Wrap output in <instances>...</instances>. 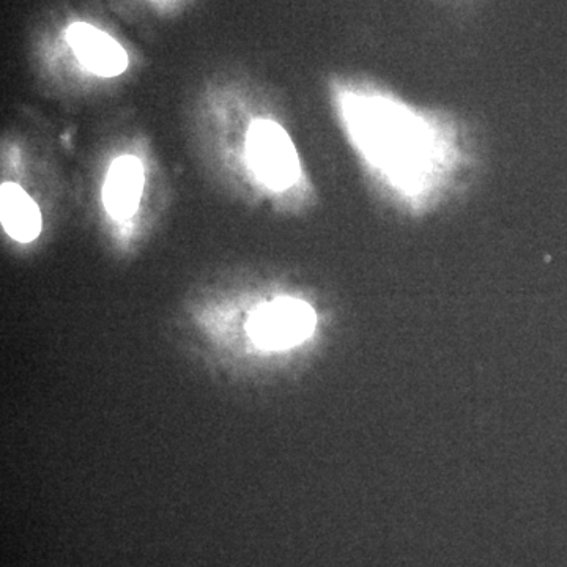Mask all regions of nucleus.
<instances>
[{
	"label": "nucleus",
	"instance_id": "nucleus-1",
	"mask_svg": "<svg viewBox=\"0 0 567 567\" xmlns=\"http://www.w3.org/2000/svg\"><path fill=\"white\" fill-rule=\"evenodd\" d=\"M341 111L358 151L399 200L423 208L445 188L457 164L446 128L377 93H342Z\"/></svg>",
	"mask_w": 567,
	"mask_h": 567
},
{
	"label": "nucleus",
	"instance_id": "nucleus-4",
	"mask_svg": "<svg viewBox=\"0 0 567 567\" xmlns=\"http://www.w3.org/2000/svg\"><path fill=\"white\" fill-rule=\"evenodd\" d=\"M66 41L82 65L99 76H118L128 66V55L121 44L87 22L71 24Z\"/></svg>",
	"mask_w": 567,
	"mask_h": 567
},
{
	"label": "nucleus",
	"instance_id": "nucleus-2",
	"mask_svg": "<svg viewBox=\"0 0 567 567\" xmlns=\"http://www.w3.org/2000/svg\"><path fill=\"white\" fill-rule=\"evenodd\" d=\"M245 147L249 167L267 188L281 193L300 181L297 148L278 123L254 121L246 134Z\"/></svg>",
	"mask_w": 567,
	"mask_h": 567
},
{
	"label": "nucleus",
	"instance_id": "nucleus-6",
	"mask_svg": "<svg viewBox=\"0 0 567 567\" xmlns=\"http://www.w3.org/2000/svg\"><path fill=\"white\" fill-rule=\"evenodd\" d=\"M0 219L13 240L29 244L41 233V213L24 189L17 183H3L0 188Z\"/></svg>",
	"mask_w": 567,
	"mask_h": 567
},
{
	"label": "nucleus",
	"instance_id": "nucleus-3",
	"mask_svg": "<svg viewBox=\"0 0 567 567\" xmlns=\"http://www.w3.org/2000/svg\"><path fill=\"white\" fill-rule=\"evenodd\" d=\"M315 327L311 306L293 298H278L252 312L248 333L262 349H289L309 338Z\"/></svg>",
	"mask_w": 567,
	"mask_h": 567
},
{
	"label": "nucleus",
	"instance_id": "nucleus-5",
	"mask_svg": "<svg viewBox=\"0 0 567 567\" xmlns=\"http://www.w3.org/2000/svg\"><path fill=\"white\" fill-rule=\"evenodd\" d=\"M144 189V166L136 156H122L111 164L104 182L103 200L115 219L132 218Z\"/></svg>",
	"mask_w": 567,
	"mask_h": 567
}]
</instances>
